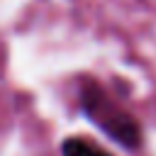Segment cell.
Segmentation results:
<instances>
[{"instance_id": "cell-2", "label": "cell", "mask_w": 156, "mask_h": 156, "mask_svg": "<svg viewBox=\"0 0 156 156\" xmlns=\"http://www.w3.org/2000/svg\"><path fill=\"white\" fill-rule=\"evenodd\" d=\"M63 156H112L105 149L85 141V139H66L63 141Z\"/></svg>"}, {"instance_id": "cell-1", "label": "cell", "mask_w": 156, "mask_h": 156, "mask_svg": "<svg viewBox=\"0 0 156 156\" xmlns=\"http://www.w3.org/2000/svg\"><path fill=\"white\" fill-rule=\"evenodd\" d=\"M83 107L112 139L122 141L124 146H134L139 141L136 122L127 112H122L100 88H90V90L83 93Z\"/></svg>"}]
</instances>
